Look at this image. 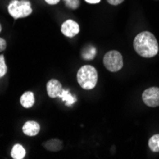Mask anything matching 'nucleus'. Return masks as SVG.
Masks as SVG:
<instances>
[{
    "label": "nucleus",
    "instance_id": "f257e3e1",
    "mask_svg": "<svg viewBox=\"0 0 159 159\" xmlns=\"http://www.w3.org/2000/svg\"><path fill=\"white\" fill-rule=\"evenodd\" d=\"M134 48L139 55L146 58L153 57L158 52L157 40L154 35L149 32L140 33L135 36Z\"/></svg>",
    "mask_w": 159,
    "mask_h": 159
},
{
    "label": "nucleus",
    "instance_id": "f03ea898",
    "mask_svg": "<svg viewBox=\"0 0 159 159\" xmlns=\"http://www.w3.org/2000/svg\"><path fill=\"white\" fill-rule=\"evenodd\" d=\"M98 74L94 67L91 65L82 66L77 71V82L84 90H92L96 86Z\"/></svg>",
    "mask_w": 159,
    "mask_h": 159
},
{
    "label": "nucleus",
    "instance_id": "7ed1b4c3",
    "mask_svg": "<svg viewBox=\"0 0 159 159\" xmlns=\"http://www.w3.org/2000/svg\"><path fill=\"white\" fill-rule=\"evenodd\" d=\"M8 11L14 19H18L29 16L33 12V9L28 0H11L8 5Z\"/></svg>",
    "mask_w": 159,
    "mask_h": 159
},
{
    "label": "nucleus",
    "instance_id": "20e7f679",
    "mask_svg": "<svg viewBox=\"0 0 159 159\" xmlns=\"http://www.w3.org/2000/svg\"><path fill=\"white\" fill-rule=\"evenodd\" d=\"M103 63L106 69L110 71H112V73L118 71L123 67L122 55L117 51H110L105 54L103 58Z\"/></svg>",
    "mask_w": 159,
    "mask_h": 159
},
{
    "label": "nucleus",
    "instance_id": "39448f33",
    "mask_svg": "<svg viewBox=\"0 0 159 159\" xmlns=\"http://www.w3.org/2000/svg\"><path fill=\"white\" fill-rule=\"evenodd\" d=\"M142 99L144 103L149 107L159 106V88L152 87L147 89L142 94Z\"/></svg>",
    "mask_w": 159,
    "mask_h": 159
},
{
    "label": "nucleus",
    "instance_id": "423d86ee",
    "mask_svg": "<svg viewBox=\"0 0 159 159\" xmlns=\"http://www.w3.org/2000/svg\"><path fill=\"white\" fill-rule=\"evenodd\" d=\"M80 31V28L77 22L71 19L66 20L61 26V32L67 37H74Z\"/></svg>",
    "mask_w": 159,
    "mask_h": 159
},
{
    "label": "nucleus",
    "instance_id": "0eeeda50",
    "mask_svg": "<svg viewBox=\"0 0 159 159\" xmlns=\"http://www.w3.org/2000/svg\"><path fill=\"white\" fill-rule=\"evenodd\" d=\"M62 85L61 83L56 80V79H51L47 83V93L48 95L51 98H55V97H59L61 93H62Z\"/></svg>",
    "mask_w": 159,
    "mask_h": 159
},
{
    "label": "nucleus",
    "instance_id": "6e6552de",
    "mask_svg": "<svg viewBox=\"0 0 159 159\" xmlns=\"http://www.w3.org/2000/svg\"><path fill=\"white\" fill-rule=\"evenodd\" d=\"M39 131H40V125L33 120L27 121L22 127V132L24 133V134L28 136H34L38 134Z\"/></svg>",
    "mask_w": 159,
    "mask_h": 159
},
{
    "label": "nucleus",
    "instance_id": "1a4fd4ad",
    "mask_svg": "<svg viewBox=\"0 0 159 159\" xmlns=\"http://www.w3.org/2000/svg\"><path fill=\"white\" fill-rule=\"evenodd\" d=\"M34 101L35 99H34V94L33 92H26L20 97V103L26 109L32 108L34 104Z\"/></svg>",
    "mask_w": 159,
    "mask_h": 159
},
{
    "label": "nucleus",
    "instance_id": "9d476101",
    "mask_svg": "<svg viewBox=\"0 0 159 159\" xmlns=\"http://www.w3.org/2000/svg\"><path fill=\"white\" fill-rule=\"evenodd\" d=\"M44 146L47 150L51 151V152H57L60 151L63 147L62 145V141L58 140V139H52L47 141L46 143H44Z\"/></svg>",
    "mask_w": 159,
    "mask_h": 159
},
{
    "label": "nucleus",
    "instance_id": "9b49d317",
    "mask_svg": "<svg viewBox=\"0 0 159 159\" xmlns=\"http://www.w3.org/2000/svg\"><path fill=\"white\" fill-rule=\"evenodd\" d=\"M11 155L13 159H23L26 155V151L20 144H16L11 152Z\"/></svg>",
    "mask_w": 159,
    "mask_h": 159
},
{
    "label": "nucleus",
    "instance_id": "f8f14e48",
    "mask_svg": "<svg viewBox=\"0 0 159 159\" xmlns=\"http://www.w3.org/2000/svg\"><path fill=\"white\" fill-rule=\"evenodd\" d=\"M59 97H61V99L66 103L67 106H73V104H75L76 102V98L70 93L69 90H64L63 89V91H62Z\"/></svg>",
    "mask_w": 159,
    "mask_h": 159
},
{
    "label": "nucleus",
    "instance_id": "ddd939ff",
    "mask_svg": "<svg viewBox=\"0 0 159 159\" xmlns=\"http://www.w3.org/2000/svg\"><path fill=\"white\" fill-rule=\"evenodd\" d=\"M149 147L154 152H159V134H154L150 138Z\"/></svg>",
    "mask_w": 159,
    "mask_h": 159
},
{
    "label": "nucleus",
    "instance_id": "4468645a",
    "mask_svg": "<svg viewBox=\"0 0 159 159\" xmlns=\"http://www.w3.org/2000/svg\"><path fill=\"white\" fill-rule=\"evenodd\" d=\"M88 49L89 50H87V49L84 50V52H82V55L85 57V59H93L95 54V49L93 46H89Z\"/></svg>",
    "mask_w": 159,
    "mask_h": 159
},
{
    "label": "nucleus",
    "instance_id": "2eb2a0df",
    "mask_svg": "<svg viewBox=\"0 0 159 159\" xmlns=\"http://www.w3.org/2000/svg\"><path fill=\"white\" fill-rule=\"evenodd\" d=\"M7 74V65L5 62L4 55H0V78L3 77Z\"/></svg>",
    "mask_w": 159,
    "mask_h": 159
},
{
    "label": "nucleus",
    "instance_id": "dca6fc26",
    "mask_svg": "<svg viewBox=\"0 0 159 159\" xmlns=\"http://www.w3.org/2000/svg\"><path fill=\"white\" fill-rule=\"evenodd\" d=\"M79 0H70V1L66 2V6L70 9H77L79 7Z\"/></svg>",
    "mask_w": 159,
    "mask_h": 159
},
{
    "label": "nucleus",
    "instance_id": "f3484780",
    "mask_svg": "<svg viewBox=\"0 0 159 159\" xmlns=\"http://www.w3.org/2000/svg\"><path fill=\"white\" fill-rule=\"evenodd\" d=\"M7 47V42L5 41V39L0 37V52H3Z\"/></svg>",
    "mask_w": 159,
    "mask_h": 159
},
{
    "label": "nucleus",
    "instance_id": "a211bd4d",
    "mask_svg": "<svg viewBox=\"0 0 159 159\" xmlns=\"http://www.w3.org/2000/svg\"><path fill=\"white\" fill-rule=\"evenodd\" d=\"M107 1L111 4V5H114V6H116V5H119L121 4L124 0H107Z\"/></svg>",
    "mask_w": 159,
    "mask_h": 159
},
{
    "label": "nucleus",
    "instance_id": "6ab92c4d",
    "mask_svg": "<svg viewBox=\"0 0 159 159\" xmlns=\"http://www.w3.org/2000/svg\"><path fill=\"white\" fill-rule=\"evenodd\" d=\"M45 1L48 3V4H50V5H55V4H57L58 3L60 0H45Z\"/></svg>",
    "mask_w": 159,
    "mask_h": 159
},
{
    "label": "nucleus",
    "instance_id": "aec40b11",
    "mask_svg": "<svg viewBox=\"0 0 159 159\" xmlns=\"http://www.w3.org/2000/svg\"><path fill=\"white\" fill-rule=\"evenodd\" d=\"M85 1L90 3V4H97L100 2V0H85Z\"/></svg>",
    "mask_w": 159,
    "mask_h": 159
},
{
    "label": "nucleus",
    "instance_id": "412c9836",
    "mask_svg": "<svg viewBox=\"0 0 159 159\" xmlns=\"http://www.w3.org/2000/svg\"><path fill=\"white\" fill-rule=\"evenodd\" d=\"M1 31H2V27H1V24H0V33H1Z\"/></svg>",
    "mask_w": 159,
    "mask_h": 159
},
{
    "label": "nucleus",
    "instance_id": "4be33fe9",
    "mask_svg": "<svg viewBox=\"0 0 159 159\" xmlns=\"http://www.w3.org/2000/svg\"><path fill=\"white\" fill-rule=\"evenodd\" d=\"M65 1H66V2H68V1H70V0H65Z\"/></svg>",
    "mask_w": 159,
    "mask_h": 159
}]
</instances>
